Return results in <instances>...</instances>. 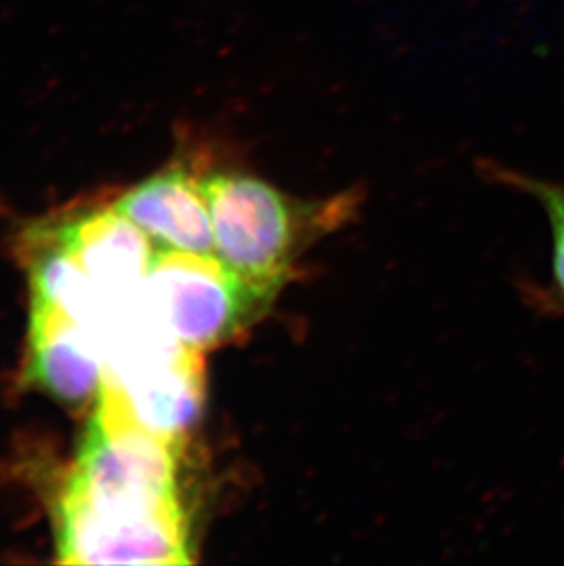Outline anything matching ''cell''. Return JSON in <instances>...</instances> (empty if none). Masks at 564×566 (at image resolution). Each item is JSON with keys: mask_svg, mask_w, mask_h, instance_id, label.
<instances>
[{"mask_svg": "<svg viewBox=\"0 0 564 566\" xmlns=\"http://www.w3.org/2000/svg\"><path fill=\"white\" fill-rule=\"evenodd\" d=\"M213 224L215 255L240 277L279 292L293 261L348 200L301 202L246 171L200 178Z\"/></svg>", "mask_w": 564, "mask_h": 566, "instance_id": "6da1fadb", "label": "cell"}, {"mask_svg": "<svg viewBox=\"0 0 564 566\" xmlns=\"http://www.w3.org/2000/svg\"><path fill=\"white\" fill-rule=\"evenodd\" d=\"M275 294L240 277L217 255L160 250L150 262L142 301L167 336L200 353L239 336Z\"/></svg>", "mask_w": 564, "mask_h": 566, "instance_id": "7a4b0ae2", "label": "cell"}, {"mask_svg": "<svg viewBox=\"0 0 564 566\" xmlns=\"http://www.w3.org/2000/svg\"><path fill=\"white\" fill-rule=\"evenodd\" d=\"M181 443L130 422L107 401L81 443L64 497L97 512H153L176 506Z\"/></svg>", "mask_w": 564, "mask_h": 566, "instance_id": "3957f363", "label": "cell"}, {"mask_svg": "<svg viewBox=\"0 0 564 566\" xmlns=\"http://www.w3.org/2000/svg\"><path fill=\"white\" fill-rule=\"evenodd\" d=\"M59 562L66 565H187L180 504L153 512H97L63 497L58 515Z\"/></svg>", "mask_w": 564, "mask_h": 566, "instance_id": "277c9868", "label": "cell"}, {"mask_svg": "<svg viewBox=\"0 0 564 566\" xmlns=\"http://www.w3.org/2000/svg\"><path fill=\"white\" fill-rule=\"evenodd\" d=\"M107 367L97 334L55 306L33 301L30 364L33 384L69 406H81L102 392Z\"/></svg>", "mask_w": 564, "mask_h": 566, "instance_id": "5b68a950", "label": "cell"}, {"mask_svg": "<svg viewBox=\"0 0 564 566\" xmlns=\"http://www.w3.org/2000/svg\"><path fill=\"white\" fill-rule=\"evenodd\" d=\"M116 208L164 250L215 255L213 224L200 178L184 166L156 172Z\"/></svg>", "mask_w": 564, "mask_h": 566, "instance_id": "8992f818", "label": "cell"}, {"mask_svg": "<svg viewBox=\"0 0 564 566\" xmlns=\"http://www.w3.org/2000/svg\"><path fill=\"white\" fill-rule=\"evenodd\" d=\"M59 241L108 300L122 303L144 289L155 252L149 235L116 206L63 226Z\"/></svg>", "mask_w": 564, "mask_h": 566, "instance_id": "52a82bcc", "label": "cell"}, {"mask_svg": "<svg viewBox=\"0 0 564 566\" xmlns=\"http://www.w3.org/2000/svg\"><path fill=\"white\" fill-rule=\"evenodd\" d=\"M33 301L55 306L80 325L100 332L107 325V295L97 289L69 248L59 241L41 253L32 268Z\"/></svg>", "mask_w": 564, "mask_h": 566, "instance_id": "ba28073f", "label": "cell"}, {"mask_svg": "<svg viewBox=\"0 0 564 566\" xmlns=\"http://www.w3.org/2000/svg\"><path fill=\"white\" fill-rule=\"evenodd\" d=\"M497 177L502 184L528 192L543 206L552 230V290L564 311V186L504 169H497Z\"/></svg>", "mask_w": 564, "mask_h": 566, "instance_id": "9c48e42d", "label": "cell"}]
</instances>
